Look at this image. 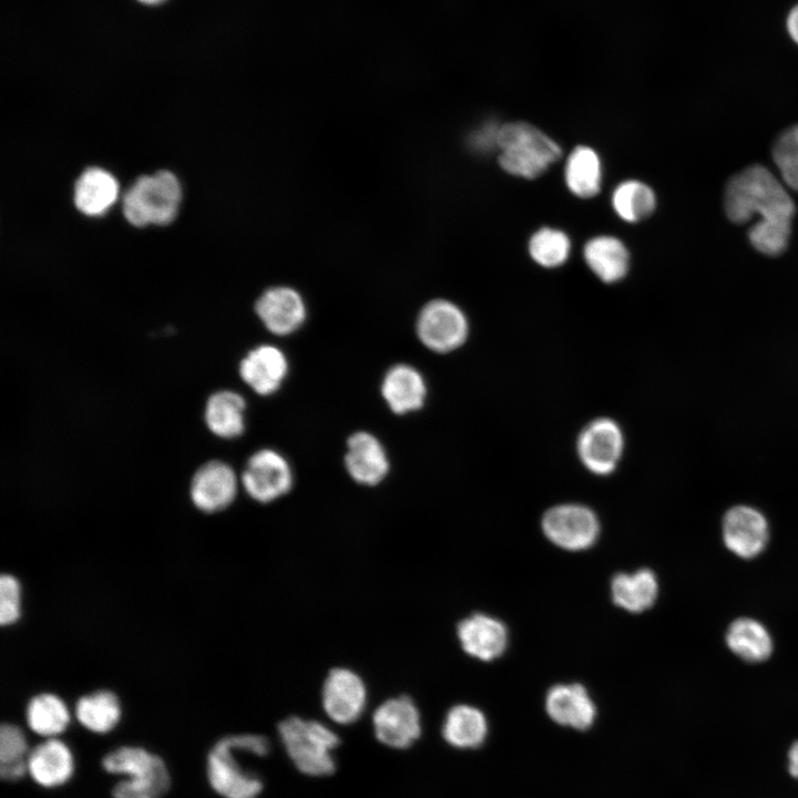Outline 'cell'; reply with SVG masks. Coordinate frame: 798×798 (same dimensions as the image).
<instances>
[{
  "mask_svg": "<svg viewBox=\"0 0 798 798\" xmlns=\"http://www.w3.org/2000/svg\"><path fill=\"white\" fill-rule=\"evenodd\" d=\"M104 771L124 776L112 788L113 798H161L170 788L165 761L141 746H121L101 760Z\"/></svg>",
  "mask_w": 798,
  "mask_h": 798,
  "instance_id": "3957f363",
  "label": "cell"
},
{
  "mask_svg": "<svg viewBox=\"0 0 798 798\" xmlns=\"http://www.w3.org/2000/svg\"><path fill=\"white\" fill-rule=\"evenodd\" d=\"M74 715L79 724L94 734L113 730L122 716L116 695L110 690H98L76 700Z\"/></svg>",
  "mask_w": 798,
  "mask_h": 798,
  "instance_id": "4316f807",
  "label": "cell"
},
{
  "mask_svg": "<svg viewBox=\"0 0 798 798\" xmlns=\"http://www.w3.org/2000/svg\"><path fill=\"white\" fill-rule=\"evenodd\" d=\"M728 647L748 662H761L773 652V641L763 624L753 618L734 621L726 635Z\"/></svg>",
  "mask_w": 798,
  "mask_h": 798,
  "instance_id": "f546056e",
  "label": "cell"
},
{
  "mask_svg": "<svg viewBox=\"0 0 798 798\" xmlns=\"http://www.w3.org/2000/svg\"><path fill=\"white\" fill-rule=\"evenodd\" d=\"M381 395L395 413L403 415L423 406L427 387L423 377L416 368L398 364L385 375Z\"/></svg>",
  "mask_w": 798,
  "mask_h": 798,
  "instance_id": "44dd1931",
  "label": "cell"
},
{
  "mask_svg": "<svg viewBox=\"0 0 798 798\" xmlns=\"http://www.w3.org/2000/svg\"><path fill=\"white\" fill-rule=\"evenodd\" d=\"M542 529L557 546L577 551L593 545L600 532V522L590 508L569 503L549 509L542 518Z\"/></svg>",
  "mask_w": 798,
  "mask_h": 798,
  "instance_id": "9c48e42d",
  "label": "cell"
},
{
  "mask_svg": "<svg viewBox=\"0 0 798 798\" xmlns=\"http://www.w3.org/2000/svg\"><path fill=\"white\" fill-rule=\"evenodd\" d=\"M788 771L794 778L798 779V740L788 750Z\"/></svg>",
  "mask_w": 798,
  "mask_h": 798,
  "instance_id": "ab89813d",
  "label": "cell"
},
{
  "mask_svg": "<svg viewBox=\"0 0 798 798\" xmlns=\"http://www.w3.org/2000/svg\"><path fill=\"white\" fill-rule=\"evenodd\" d=\"M791 221H758L748 232L751 245L769 256L781 254L788 246Z\"/></svg>",
  "mask_w": 798,
  "mask_h": 798,
  "instance_id": "d6a6232c",
  "label": "cell"
},
{
  "mask_svg": "<svg viewBox=\"0 0 798 798\" xmlns=\"http://www.w3.org/2000/svg\"><path fill=\"white\" fill-rule=\"evenodd\" d=\"M255 311L264 326L277 336L294 332L306 319L303 297L288 286H275L265 290L256 301Z\"/></svg>",
  "mask_w": 798,
  "mask_h": 798,
  "instance_id": "9a60e30c",
  "label": "cell"
},
{
  "mask_svg": "<svg viewBox=\"0 0 798 798\" xmlns=\"http://www.w3.org/2000/svg\"><path fill=\"white\" fill-rule=\"evenodd\" d=\"M612 205L622 219L635 223L648 217L654 212L656 197L653 190L645 183L628 180L614 190Z\"/></svg>",
  "mask_w": 798,
  "mask_h": 798,
  "instance_id": "4dcf8cb0",
  "label": "cell"
},
{
  "mask_svg": "<svg viewBox=\"0 0 798 798\" xmlns=\"http://www.w3.org/2000/svg\"><path fill=\"white\" fill-rule=\"evenodd\" d=\"M773 157L786 185L798 192V125L779 135L773 147Z\"/></svg>",
  "mask_w": 798,
  "mask_h": 798,
  "instance_id": "836d02e7",
  "label": "cell"
},
{
  "mask_svg": "<svg viewBox=\"0 0 798 798\" xmlns=\"http://www.w3.org/2000/svg\"><path fill=\"white\" fill-rule=\"evenodd\" d=\"M786 28L791 40L798 44V4L789 11Z\"/></svg>",
  "mask_w": 798,
  "mask_h": 798,
  "instance_id": "f35d334b",
  "label": "cell"
},
{
  "mask_svg": "<svg viewBox=\"0 0 798 798\" xmlns=\"http://www.w3.org/2000/svg\"><path fill=\"white\" fill-rule=\"evenodd\" d=\"M500 126L495 122H488L482 126L478 127L470 135V146L482 153L498 149V136Z\"/></svg>",
  "mask_w": 798,
  "mask_h": 798,
  "instance_id": "8d00e7d4",
  "label": "cell"
},
{
  "mask_svg": "<svg viewBox=\"0 0 798 798\" xmlns=\"http://www.w3.org/2000/svg\"><path fill=\"white\" fill-rule=\"evenodd\" d=\"M245 400L237 392L222 390L213 393L205 407V421L216 436L232 439L241 436L245 429Z\"/></svg>",
  "mask_w": 798,
  "mask_h": 798,
  "instance_id": "484cf974",
  "label": "cell"
},
{
  "mask_svg": "<svg viewBox=\"0 0 798 798\" xmlns=\"http://www.w3.org/2000/svg\"><path fill=\"white\" fill-rule=\"evenodd\" d=\"M420 341L439 354L461 347L469 335V323L464 313L452 301L434 299L427 303L417 319Z\"/></svg>",
  "mask_w": 798,
  "mask_h": 798,
  "instance_id": "52a82bcc",
  "label": "cell"
},
{
  "mask_svg": "<svg viewBox=\"0 0 798 798\" xmlns=\"http://www.w3.org/2000/svg\"><path fill=\"white\" fill-rule=\"evenodd\" d=\"M28 775L40 787L52 789L66 784L74 773V757L59 737L45 738L30 749Z\"/></svg>",
  "mask_w": 798,
  "mask_h": 798,
  "instance_id": "2e32d148",
  "label": "cell"
},
{
  "mask_svg": "<svg viewBox=\"0 0 798 798\" xmlns=\"http://www.w3.org/2000/svg\"><path fill=\"white\" fill-rule=\"evenodd\" d=\"M288 371L284 352L272 345L250 350L239 364V375L255 392L268 396L277 391Z\"/></svg>",
  "mask_w": 798,
  "mask_h": 798,
  "instance_id": "d6986e66",
  "label": "cell"
},
{
  "mask_svg": "<svg viewBox=\"0 0 798 798\" xmlns=\"http://www.w3.org/2000/svg\"><path fill=\"white\" fill-rule=\"evenodd\" d=\"M277 729L286 753L300 773L321 777L335 771L332 750L339 745V737L327 725L290 716L282 720Z\"/></svg>",
  "mask_w": 798,
  "mask_h": 798,
  "instance_id": "5b68a950",
  "label": "cell"
},
{
  "mask_svg": "<svg viewBox=\"0 0 798 798\" xmlns=\"http://www.w3.org/2000/svg\"><path fill=\"white\" fill-rule=\"evenodd\" d=\"M488 724L483 713L470 705H457L447 713L442 726L444 740L453 747L477 748L484 741Z\"/></svg>",
  "mask_w": 798,
  "mask_h": 798,
  "instance_id": "d4e9b609",
  "label": "cell"
},
{
  "mask_svg": "<svg viewBox=\"0 0 798 798\" xmlns=\"http://www.w3.org/2000/svg\"><path fill=\"white\" fill-rule=\"evenodd\" d=\"M21 614V586L11 574L0 577V623L9 626L16 623Z\"/></svg>",
  "mask_w": 798,
  "mask_h": 798,
  "instance_id": "d590c367",
  "label": "cell"
},
{
  "mask_svg": "<svg viewBox=\"0 0 798 798\" xmlns=\"http://www.w3.org/2000/svg\"><path fill=\"white\" fill-rule=\"evenodd\" d=\"M499 164L509 174L535 178L562 155L550 136L525 122H510L500 126L498 136Z\"/></svg>",
  "mask_w": 798,
  "mask_h": 798,
  "instance_id": "277c9868",
  "label": "cell"
},
{
  "mask_svg": "<svg viewBox=\"0 0 798 798\" xmlns=\"http://www.w3.org/2000/svg\"><path fill=\"white\" fill-rule=\"evenodd\" d=\"M30 748L23 730L14 724L0 727V765L25 761Z\"/></svg>",
  "mask_w": 798,
  "mask_h": 798,
  "instance_id": "e575fe53",
  "label": "cell"
},
{
  "mask_svg": "<svg viewBox=\"0 0 798 798\" xmlns=\"http://www.w3.org/2000/svg\"><path fill=\"white\" fill-rule=\"evenodd\" d=\"M70 719L66 704L54 694H38L28 702L25 708L28 727L41 737H59L68 728Z\"/></svg>",
  "mask_w": 798,
  "mask_h": 798,
  "instance_id": "83f0119b",
  "label": "cell"
},
{
  "mask_svg": "<svg viewBox=\"0 0 798 798\" xmlns=\"http://www.w3.org/2000/svg\"><path fill=\"white\" fill-rule=\"evenodd\" d=\"M270 744L256 734L229 735L218 739L206 757V777L212 789L223 798H256L263 781L239 759L244 751L265 757Z\"/></svg>",
  "mask_w": 798,
  "mask_h": 798,
  "instance_id": "7a4b0ae2",
  "label": "cell"
},
{
  "mask_svg": "<svg viewBox=\"0 0 798 798\" xmlns=\"http://www.w3.org/2000/svg\"><path fill=\"white\" fill-rule=\"evenodd\" d=\"M611 587L614 603L633 613L649 608L658 591L656 576L649 569L632 574L618 573L613 577Z\"/></svg>",
  "mask_w": 798,
  "mask_h": 798,
  "instance_id": "cb8c5ba5",
  "label": "cell"
},
{
  "mask_svg": "<svg viewBox=\"0 0 798 798\" xmlns=\"http://www.w3.org/2000/svg\"><path fill=\"white\" fill-rule=\"evenodd\" d=\"M564 178L567 188L575 196H595L602 183V166L597 153L589 146H576L566 160Z\"/></svg>",
  "mask_w": 798,
  "mask_h": 798,
  "instance_id": "f1b7e54d",
  "label": "cell"
},
{
  "mask_svg": "<svg viewBox=\"0 0 798 798\" xmlns=\"http://www.w3.org/2000/svg\"><path fill=\"white\" fill-rule=\"evenodd\" d=\"M237 493V478L225 462L213 460L204 463L194 473L190 495L193 504L206 513L224 510Z\"/></svg>",
  "mask_w": 798,
  "mask_h": 798,
  "instance_id": "4fadbf2b",
  "label": "cell"
},
{
  "mask_svg": "<svg viewBox=\"0 0 798 798\" xmlns=\"http://www.w3.org/2000/svg\"><path fill=\"white\" fill-rule=\"evenodd\" d=\"M545 709L555 723L585 730L590 728L596 716V708L581 684H559L546 694Z\"/></svg>",
  "mask_w": 798,
  "mask_h": 798,
  "instance_id": "ac0fdd59",
  "label": "cell"
},
{
  "mask_svg": "<svg viewBox=\"0 0 798 798\" xmlns=\"http://www.w3.org/2000/svg\"><path fill=\"white\" fill-rule=\"evenodd\" d=\"M345 464L349 475L366 485L380 483L389 471V460L382 444L374 434L365 431L348 438Z\"/></svg>",
  "mask_w": 798,
  "mask_h": 798,
  "instance_id": "e0dca14e",
  "label": "cell"
},
{
  "mask_svg": "<svg viewBox=\"0 0 798 798\" xmlns=\"http://www.w3.org/2000/svg\"><path fill=\"white\" fill-rule=\"evenodd\" d=\"M624 443L620 424L611 418L600 417L580 431L576 452L586 470L596 475H608L622 459Z\"/></svg>",
  "mask_w": 798,
  "mask_h": 798,
  "instance_id": "ba28073f",
  "label": "cell"
},
{
  "mask_svg": "<svg viewBox=\"0 0 798 798\" xmlns=\"http://www.w3.org/2000/svg\"><path fill=\"white\" fill-rule=\"evenodd\" d=\"M457 634L466 653L485 662L499 657L508 643L504 624L484 614H473L462 620L458 624Z\"/></svg>",
  "mask_w": 798,
  "mask_h": 798,
  "instance_id": "ffe728a7",
  "label": "cell"
},
{
  "mask_svg": "<svg viewBox=\"0 0 798 798\" xmlns=\"http://www.w3.org/2000/svg\"><path fill=\"white\" fill-rule=\"evenodd\" d=\"M590 269L604 283L621 280L628 270L630 254L626 246L613 236H596L583 249Z\"/></svg>",
  "mask_w": 798,
  "mask_h": 798,
  "instance_id": "603a6c76",
  "label": "cell"
},
{
  "mask_svg": "<svg viewBox=\"0 0 798 798\" xmlns=\"http://www.w3.org/2000/svg\"><path fill=\"white\" fill-rule=\"evenodd\" d=\"M242 484L253 500L269 503L290 491L293 472L280 453L262 449L248 459L242 474Z\"/></svg>",
  "mask_w": 798,
  "mask_h": 798,
  "instance_id": "30bf717a",
  "label": "cell"
},
{
  "mask_svg": "<svg viewBox=\"0 0 798 798\" xmlns=\"http://www.w3.org/2000/svg\"><path fill=\"white\" fill-rule=\"evenodd\" d=\"M567 235L555 228L543 227L535 232L529 241V253L532 259L543 267H557L565 263L570 254Z\"/></svg>",
  "mask_w": 798,
  "mask_h": 798,
  "instance_id": "1f68e13d",
  "label": "cell"
},
{
  "mask_svg": "<svg viewBox=\"0 0 798 798\" xmlns=\"http://www.w3.org/2000/svg\"><path fill=\"white\" fill-rule=\"evenodd\" d=\"M119 183L108 171L100 167L85 170L74 186V203L80 212L99 216L116 202Z\"/></svg>",
  "mask_w": 798,
  "mask_h": 798,
  "instance_id": "7402d4cb",
  "label": "cell"
},
{
  "mask_svg": "<svg viewBox=\"0 0 798 798\" xmlns=\"http://www.w3.org/2000/svg\"><path fill=\"white\" fill-rule=\"evenodd\" d=\"M181 198L177 177L170 171H160L139 177L125 192L123 213L134 226L166 225L175 218Z\"/></svg>",
  "mask_w": 798,
  "mask_h": 798,
  "instance_id": "8992f818",
  "label": "cell"
},
{
  "mask_svg": "<svg viewBox=\"0 0 798 798\" xmlns=\"http://www.w3.org/2000/svg\"><path fill=\"white\" fill-rule=\"evenodd\" d=\"M321 704L326 715L337 724L349 725L362 715L367 704L364 679L352 669L332 668L324 681Z\"/></svg>",
  "mask_w": 798,
  "mask_h": 798,
  "instance_id": "8fae6325",
  "label": "cell"
},
{
  "mask_svg": "<svg viewBox=\"0 0 798 798\" xmlns=\"http://www.w3.org/2000/svg\"><path fill=\"white\" fill-rule=\"evenodd\" d=\"M724 206L736 224H744L754 215H759V221H791L795 214V203L786 188L761 165H751L729 180Z\"/></svg>",
  "mask_w": 798,
  "mask_h": 798,
  "instance_id": "6da1fadb",
  "label": "cell"
},
{
  "mask_svg": "<svg viewBox=\"0 0 798 798\" xmlns=\"http://www.w3.org/2000/svg\"><path fill=\"white\" fill-rule=\"evenodd\" d=\"M28 775V764L25 761L1 764L0 776L6 781H17Z\"/></svg>",
  "mask_w": 798,
  "mask_h": 798,
  "instance_id": "74e56055",
  "label": "cell"
},
{
  "mask_svg": "<svg viewBox=\"0 0 798 798\" xmlns=\"http://www.w3.org/2000/svg\"><path fill=\"white\" fill-rule=\"evenodd\" d=\"M139 1L146 3V4H157V3L163 2L164 0H139Z\"/></svg>",
  "mask_w": 798,
  "mask_h": 798,
  "instance_id": "60d3db41",
  "label": "cell"
},
{
  "mask_svg": "<svg viewBox=\"0 0 798 798\" xmlns=\"http://www.w3.org/2000/svg\"><path fill=\"white\" fill-rule=\"evenodd\" d=\"M725 545L736 555L750 559L759 554L768 540L765 516L748 505L729 509L723 519Z\"/></svg>",
  "mask_w": 798,
  "mask_h": 798,
  "instance_id": "5bb4252c",
  "label": "cell"
},
{
  "mask_svg": "<svg viewBox=\"0 0 798 798\" xmlns=\"http://www.w3.org/2000/svg\"><path fill=\"white\" fill-rule=\"evenodd\" d=\"M372 726L376 738L396 749L410 747L421 735L419 709L408 696L381 703L374 712Z\"/></svg>",
  "mask_w": 798,
  "mask_h": 798,
  "instance_id": "7c38bea8",
  "label": "cell"
}]
</instances>
